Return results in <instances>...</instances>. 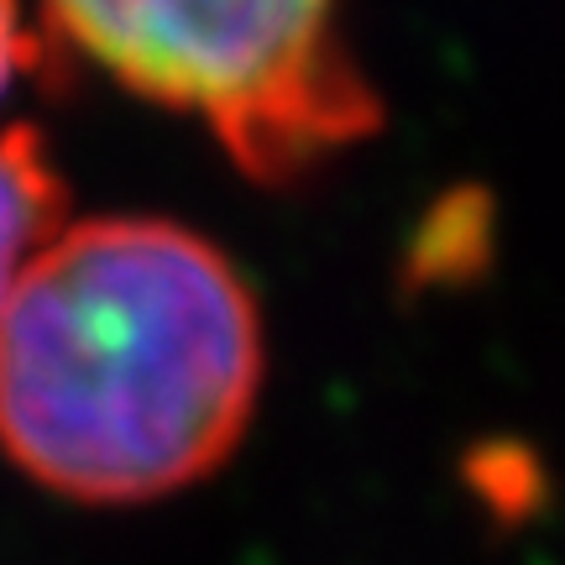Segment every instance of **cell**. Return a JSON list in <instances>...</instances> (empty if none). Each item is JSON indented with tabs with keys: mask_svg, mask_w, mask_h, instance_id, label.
I'll use <instances>...</instances> for the list:
<instances>
[{
	"mask_svg": "<svg viewBox=\"0 0 565 565\" xmlns=\"http://www.w3.org/2000/svg\"><path fill=\"white\" fill-rule=\"evenodd\" d=\"M53 38L204 121L242 173L294 183L377 131L345 0H42Z\"/></svg>",
	"mask_w": 565,
	"mask_h": 565,
	"instance_id": "2",
	"label": "cell"
},
{
	"mask_svg": "<svg viewBox=\"0 0 565 565\" xmlns=\"http://www.w3.org/2000/svg\"><path fill=\"white\" fill-rule=\"evenodd\" d=\"M257 393V299L173 221L58 225L0 309V450L74 503H152L210 477Z\"/></svg>",
	"mask_w": 565,
	"mask_h": 565,
	"instance_id": "1",
	"label": "cell"
},
{
	"mask_svg": "<svg viewBox=\"0 0 565 565\" xmlns=\"http://www.w3.org/2000/svg\"><path fill=\"white\" fill-rule=\"evenodd\" d=\"M63 225V179L32 126L0 131V309L17 278Z\"/></svg>",
	"mask_w": 565,
	"mask_h": 565,
	"instance_id": "3",
	"label": "cell"
},
{
	"mask_svg": "<svg viewBox=\"0 0 565 565\" xmlns=\"http://www.w3.org/2000/svg\"><path fill=\"white\" fill-rule=\"evenodd\" d=\"M47 63V38L26 21L21 0H0V95L17 89L26 74H42Z\"/></svg>",
	"mask_w": 565,
	"mask_h": 565,
	"instance_id": "4",
	"label": "cell"
}]
</instances>
